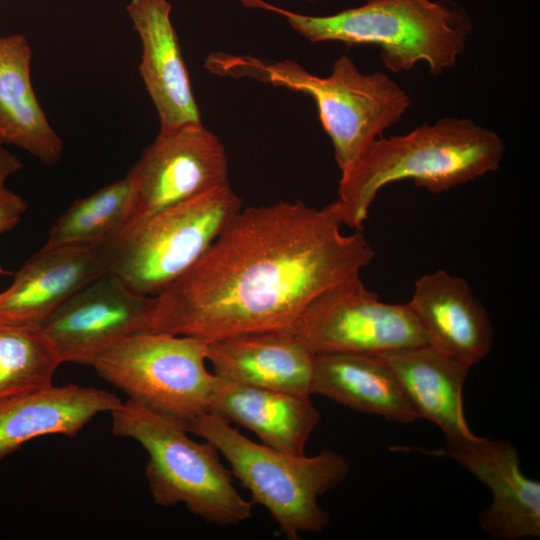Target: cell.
<instances>
[{
	"label": "cell",
	"mask_w": 540,
	"mask_h": 540,
	"mask_svg": "<svg viewBox=\"0 0 540 540\" xmlns=\"http://www.w3.org/2000/svg\"><path fill=\"white\" fill-rule=\"evenodd\" d=\"M342 225L336 201L241 210L199 261L148 297V331L211 341L293 330L313 300L375 257L360 231L346 235Z\"/></svg>",
	"instance_id": "6da1fadb"
},
{
	"label": "cell",
	"mask_w": 540,
	"mask_h": 540,
	"mask_svg": "<svg viewBox=\"0 0 540 540\" xmlns=\"http://www.w3.org/2000/svg\"><path fill=\"white\" fill-rule=\"evenodd\" d=\"M504 153L502 138L469 118L444 117L405 135L380 137L341 175L336 202L343 225L361 231L388 184L412 180L440 193L496 171Z\"/></svg>",
	"instance_id": "7a4b0ae2"
},
{
	"label": "cell",
	"mask_w": 540,
	"mask_h": 540,
	"mask_svg": "<svg viewBox=\"0 0 540 540\" xmlns=\"http://www.w3.org/2000/svg\"><path fill=\"white\" fill-rule=\"evenodd\" d=\"M205 68L221 77L253 78L312 97L341 175L411 105L409 94L390 77L380 71L362 73L348 55L337 58L326 77L314 75L292 60L269 62L225 52L210 54Z\"/></svg>",
	"instance_id": "3957f363"
},
{
	"label": "cell",
	"mask_w": 540,
	"mask_h": 540,
	"mask_svg": "<svg viewBox=\"0 0 540 540\" xmlns=\"http://www.w3.org/2000/svg\"><path fill=\"white\" fill-rule=\"evenodd\" d=\"M240 2L281 15L312 43L378 46L382 63L393 72L409 71L423 62L431 74H442L456 64L473 29L462 8L441 0H366L326 16L293 12L264 0Z\"/></svg>",
	"instance_id": "277c9868"
},
{
	"label": "cell",
	"mask_w": 540,
	"mask_h": 540,
	"mask_svg": "<svg viewBox=\"0 0 540 540\" xmlns=\"http://www.w3.org/2000/svg\"><path fill=\"white\" fill-rule=\"evenodd\" d=\"M188 432L218 449L232 475L249 490L252 504L266 508L288 539L326 528L329 514L318 497L347 478L350 462L345 456L329 449L310 457L285 453L253 442L211 412L197 417Z\"/></svg>",
	"instance_id": "5b68a950"
},
{
	"label": "cell",
	"mask_w": 540,
	"mask_h": 540,
	"mask_svg": "<svg viewBox=\"0 0 540 540\" xmlns=\"http://www.w3.org/2000/svg\"><path fill=\"white\" fill-rule=\"evenodd\" d=\"M111 415L113 434L135 439L148 453L146 477L156 504L182 503L220 526L251 517L252 502L237 491L212 443L193 441L185 427L131 398Z\"/></svg>",
	"instance_id": "8992f818"
},
{
	"label": "cell",
	"mask_w": 540,
	"mask_h": 540,
	"mask_svg": "<svg viewBox=\"0 0 540 540\" xmlns=\"http://www.w3.org/2000/svg\"><path fill=\"white\" fill-rule=\"evenodd\" d=\"M241 210L228 182L132 223L114 238L110 273L155 296L199 261Z\"/></svg>",
	"instance_id": "52a82bcc"
},
{
	"label": "cell",
	"mask_w": 540,
	"mask_h": 540,
	"mask_svg": "<svg viewBox=\"0 0 540 540\" xmlns=\"http://www.w3.org/2000/svg\"><path fill=\"white\" fill-rule=\"evenodd\" d=\"M208 340L141 331L100 354L97 374L151 410L188 430L208 412L215 375L207 370Z\"/></svg>",
	"instance_id": "ba28073f"
},
{
	"label": "cell",
	"mask_w": 540,
	"mask_h": 540,
	"mask_svg": "<svg viewBox=\"0 0 540 540\" xmlns=\"http://www.w3.org/2000/svg\"><path fill=\"white\" fill-rule=\"evenodd\" d=\"M292 331L315 355L383 354L427 344L408 303L381 301L360 276L313 300Z\"/></svg>",
	"instance_id": "9c48e42d"
},
{
	"label": "cell",
	"mask_w": 540,
	"mask_h": 540,
	"mask_svg": "<svg viewBox=\"0 0 540 540\" xmlns=\"http://www.w3.org/2000/svg\"><path fill=\"white\" fill-rule=\"evenodd\" d=\"M228 173L224 145L202 122L160 129L127 173L136 184L129 225L228 183Z\"/></svg>",
	"instance_id": "30bf717a"
},
{
	"label": "cell",
	"mask_w": 540,
	"mask_h": 540,
	"mask_svg": "<svg viewBox=\"0 0 540 540\" xmlns=\"http://www.w3.org/2000/svg\"><path fill=\"white\" fill-rule=\"evenodd\" d=\"M148 297L107 273L68 299L41 326L60 360L92 365L121 339L148 331Z\"/></svg>",
	"instance_id": "8fae6325"
},
{
	"label": "cell",
	"mask_w": 540,
	"mask_h": 540,
	"mask_svg": "<svg viewBox=\"0 0 540 540\" xmlns=\"http://www.w3.org/2000/svg\"><path fill=\"white\" fill-rule=\"evenodd\" d=\"M446 442L447 454L491 491V504L478 515L482 530L501 540L539 537L540 483L522 473L512 443L473 433Z\"/></svg>",
	"instance_id": "7c38bea8"
},
{
	"label": "cell",
	"mask_w": 540,
	"mask_h": 540,
	"mask_svg": "<svg viewBox=\"0 0 540 540\" xmlns=\"http://www.w3.org/2000/svg\"><path fill=\"white\" fill-rule=\"evenodd\" d=\"M114 239L97 245L43 246L0 293V320L41 327L68 299L110 273Z\"/></svg>",
	"instance_id": "4fadbf2b"
},
{
	"label": "cell",
	"mask_w": 540,
	"mask_h": 540,
	"mask_svg": "<svg viewBox=\"0 0 540 540\" xmlns=\"http://www.w3.org/2000/svg\"><path fill=\"white\" fill-rule=\"evenodd\" d=\"M407 303L434 349L471 366L490 353V317L464 278L444 270L424 274Z\"/></svg>",
	"instance_id": "5bb4252c"
},
{
	"label": "cell",
	"mask_w": 540,
	"mask_h": 540,
	"mask_svg": "<svg viewBox=\"0 0 540 540\" xmlns=\"http://www.w3.org/2000/svg\"><path fill=\"white\" fill-rule=\"evenodd\" d=\"M167 0H130L126 11L142 45L139 73L160 129L201 122Z\"/></svg>",
	"instance_id": "9a60e30c"
},
{
	"label": "cell",
	"mask_w": 540,
	"mask_h": 540,
	"mask_svg": "<svg viewBox=\"0 0 540 540\" xmlns=\"http://www.w3.org/2000/svg\"><path fill=\"white\" fill-rule=\"evenodd\" d=\"M315 354L292 330H264L208 341L207 361L220 378L311 396Z\"/></svg>",
	"instance_id": "2e32d148"
},
{
	"label": "cell",
	"mask_w": 540,
	"mask_h": 540,
	"mask_svg": "<svg viewBox=\"0 0 540 540\" xmlns=\"http://www.w3.org/2000/svg\"><path fill=\"white\" fill-rule=\"evenodd\" d=\"M208 412L251 430L264 445L293 455L305 454L306 442L320 420L310 396L246 385L216 375Z\"/></svg>",
	"instance_id": "e0dca14e"
},
{
	"label": "cell",
	"mask_w": 540,
	"mask_h": 540,
	"mask_svg": "<svg viewBox=\"0 0 540 540\" xmlns=\"http://www.w3.org/2000/svg\"><path fill=\"white\" fill-rule=\"evenodd\" d=\"M116 395L76 384L47 388L0 400V460L39 436L73 437L97 414L120 406Z\"/></svg>",
	"instance_id": "ac0fdd59"
},
{
	"label": "cell",
	"mask_w": 540,
	"mask_h": 540,
	"mask_svg": "<svg viewBox=\"0 0 540 540\" xmlns=\"http://www.w3.org/2000/svg\"><path fill=\"white\" fill-rule=\"evenodd\" d=\"M311 393L401 424L419 418L393 370L380 354L316 355Z\"/></svg>",
	"instance_id": "d6986e66"
},
{
	"label": "cell",
	"mask_w": 540,
	"mask_h": 540,
	"mask_svg": "<svg viewBox=\"0 0 540 540\" xmlns=\"http://www.w3.org/2000/svg\"><path fill=\"white\" fill-rule=\"evenodd\" d=\"M389 364L419 418L446 439L472 433L465 420L462 391L472 366L428 344L380 354Z\"/></svg>",
	"instance_id": "ffe728a7"
},
{
	"label": "cell",
	"mask_w": 540,
	"mask_h": 540,
	"mask_svg": "<svg viewBox=\"0 0 540 540\" xmlns=\"http://www.w3.org/2000/svg\"><path fill=\"white\" fill-rule=\"evenodd\" d=\"M31 60L22 34L0 36V137L54 166L62 158L63 142L36 97Z\"/></svg>",
	"instance_id": "44dd1931"
},
{
	"label": "cell",
	"mask_w": 540,
	"mask_h": 540,
	"mask_svg": "<svg viewBox=\"0 0 540 540\" xmlns=\"http://www.w3.org/2000/svg\"><path fill=\"white\" fill-rule=\"evenodd\" d=\"M136 206V184L127 174L75 200L49 230L45 247L97 245L117 237L130 223Z\"/></svg>",
	"instance_id": "7402d4cb"
},
{
	"label": "cell",
	"mask_w": 540,
	"mask_h": 540,
	"mask_svg": "<svg viewBox=\"0 0 540 540\" xmlns=\"http://www.w3.org/2000/svg\"><path fill=\"white\" fill-rule=\"evenodd\" d=\"M60 364L41 327L0 320V400L53 385Z\"/></svg>",
	"instance_id": "603a6c76"
},
{
	"label": "cell",
	"mask_w": 540,
	"mask_h": 540,
	"mask_svg": "<svg viewBox=\"0 0 540 540\" xmlns=\"http://www.w3.org/2000/svg\"><path fill=\"white\" fill-rule=\"evenodd\" d=\"M27 209V202L8 189L0 197V235L14 228Z\"/></svg>",
	"instance_id": "cb8c5ba5"
},
{
	"label": "cell",
	"mask_w": 540,
	"mask_h": 540,
	"mask_svg": "<svg viewBox=\"0 0 540 540\" xmlns=\"http://www.w3.org/2000/svg\"><path fill=\"white\" fill-rule=\"evenodd\" d=\"M5 142L0 137V197L8 191L7 179L23 168L22 161L5 148Z\"/></svg>",
	"instance_id": "d4e9b609"
},
{
	"label": "cell",
	"mask_w": 540,
	"mask_h": 540,
	"mask_svg": "<svg viewBox=\"0 0 540 540\" xmlns=\"http://www.w3.org/2000/svg\"><path fill=\"white\" fill-rule=\"evenodd\" d=\"M307 1H315V0H307Z\"/></svg>",
	"instance_id": "484cf974"
}]
</instances>
